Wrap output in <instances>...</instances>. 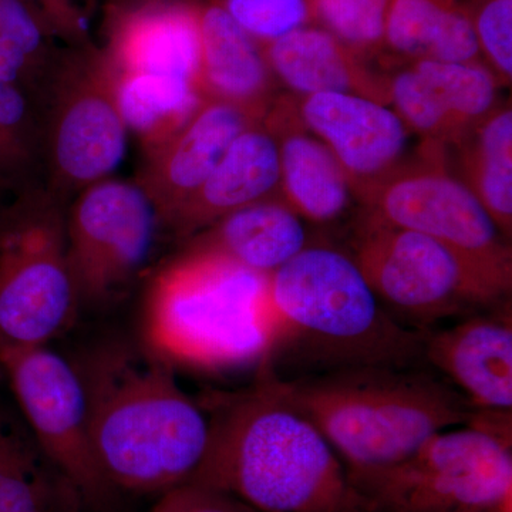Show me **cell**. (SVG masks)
Instances as JSON below:
<instances>
[{
  "label": "cell",
  "mask_w": 512,
  "mask_h": 512,
  "mask_svg": "<svg viewBox=\"0 0 512 512\" xmlns=\"http://www.w3.org/2000/svg\"><path fill=\"white\" fill-rule=\"evenodd\" d=\"M208 441L188 483L232 495L258 512H376L322 433L286 400L278 376L201 402Z\"/></svg>",
  "instance_id": "6da1fadb"
},
{
  "label": "cell",
  "mask_w": 512,
  "mask_h": 512,
  "mask_svg": "<svg viewBox=\"0 0 512 512\" xmlns=\"http://www.w3.org/2000/svg\"><path fill=\"white\" fill-rule=\"evenodd\" d=\"M82 382L97 463L119 493L160 494L200 467L208 419L174 366L143 340L109 338L70 360Z\"/></svg>",
  "instance_id": "7a4b0ae2"
},
{
  "label": "cell",
  "mask_w": 512,
  "mask_h": 512,
  "mask_svg": "<svg viewBox=\"0 0 512 512\" xmlns=\"http://www.w3.org/2000/svg\"><path fill=\"white\" fill-rule=\"evenodd\" d=\"M262 319L259 365L281 379L424 363V332L397 322L352 255L339 249L308 245L266 276Z\"/></svg>",
  "instance_id": "3957f363"
},
{
  "label": "cell",
  "mask_w": 512,
  "mask_h": 512,
  "mask_svg": "<svg viewBox=\"0 0 512 512\" xmlns=\"http://www.w3.org/2000/svg\"><path fill=\"white\" fill-rule=\"evenodd\" d=\"M279 379L282 393L325 437L350 480L402 463L434 436L467 426L476 409L420 366H372Z\"/></svg>",
  "instance_id": "277c9868"
},
{
  "label": "cell",
  "mask_w": 512,
  "mask_h": 512,
  "mask_svg": "<svg viewBox=\"0 0 512 512\" xmlns=\"http://www.w3.org/2000/svg\"><path fill=\"white\" fill-rule=\"evenodd\" d=\"M266 276L212 252L181 248L148 282L141 340L174 367L258 366L266 352Z\"/></svg>",
  "instance_id": "5b68a950"
},
{
  "label": "cell",
  "mask_w": 512,
  "mask_h": 512,
  "mask_svg": "<svg viewBox=\"0 0 512 512\" xmlns=\"http://www.w3.org/2000/svg\"><path fill=\"white\" fill-rule=\"evenodd\" d=\"M511 414L477 410L402 463L350 481L376 512H512Z\"/></svg>",
  "instance_id": "8992f818"
},
{
  "label": "cell",
  "mask_w": 512,
  "mask_h": 512,
  "mask_svg": "<svg viewBox=\"0 0 512 512\" xmlns=\"http://www.w3.org/2000/svg\"><path fill=\"white\" fill-rule=\"evenodd\" d=\"M0 207V343L49 345L79 313L66 251L67 205L37 184Z\"/></svg>",
  "instance_id": "52a82bcc"
},
{
  "label": "cell",
  "mask_w": 512,
  "mask_h": 512,
  "mask_svg": "<svg viewBox=\"0 0 512 512\" xmlns=\"http://www.w3.org/2000/svg\"><path fill=\"white\" fill-rule=\"evenodd\" d=\"M350 255L386 311L419 332L510 299L511 291L456 249L367 215Z\"/></svg>",
  "instance_id": "ba28073f"
},
{
  "label": "cell",
  "mask_w": 512,
  "mask_h": 512,
  "mask_svg": "<svg viewBox=\"0 0 512 512\" xmlns=\"http://www.w3.org/2000/svg\"><path fill=\"white\" fill-rule=\"evenodd\" d=\"M40 126L42 183L64 204L113 177L126 154L128 130L99 45L64 49L40 107Z\"/></svg>",
  "instance_id": "9c48e42d"
},
{
  "label": "cell",
  "mask_w": 512,
  "mask_h": 512,
  "mask_svg": "<svg viewBox=\"0 0 512 512\" xmlns=\"http://www.w3.org/2000/svg\"><path fill=\"white\" fill-rule=\"evenodd\" d=\"M359 201L367 217L443 242L511 291V241L451 173L446 151L421 144L413 160L360 195Z\"/></svg>",
  "instance_id": "30bf717a"
},
{
  "label": "cell",
  "mask_w": 512,
  "mask_h": 512,
  "mask_svg": "<svg viewBox=\"0 0 512 512\" xmlns=\"http://www.w3.org/2000/svg\"><path fill=\"white\" fill-rule=\"evenodd\" d=\"M64 231L80 308L123 299L147 268L163 234L143 188L114 177L84 188L67 204Z\"/></svg>",
  "instance_id": "8fae6325"
},
{
  "label": "cell",
  "mask_w": 512,
  "mask_h": 512,
  "mask_svg": "<svg viewBox=\"0 0 512 512\" xmlns=\"http://www.w3.org/2000/svg\"><path fill=\"white\" fill-rule=\"evenodd\" d=\"M0 370L37 443L79 494L83 507L109 510L119 491L94 456L86 399L73 363L49 345L0 343Z\"/></svg>",
  "instance_id": "7c38bea8"
},
{
  "label": "cell",
  "mask_w": 512,
  "mask_h": 512,
  "mask_svg": "<svg viewBox=\"0 0 512 512\" xmlns=\"http://www.w3.org/2000/svg\"><path fill=\"white\" fill-rule=\"evenodd\" d=\"M500 86L483 63L417 60L389 74V106L421 144L448 151L500 106Z\"/></svg>",
  "instance_id": "4fadbf2b"
},
{
  "label": "cell",
  "mask_w": 512,
  "mask_h": 512,
  "mask_svg": "<svg viewBox=\"0 0 512 512\" xmlns=\"http://www.w3.org/2000/svg\"><path fill=\"white\" fill-rule=\"evenodd\" d=\"M295 97L303 126L332 151L357 200L409 163L413 133L386 104L350 93Z\"/></svg>",
  "instance_id": "5bb4252c"
},
{
  "label": "cell",
  "mask_w": 512,
  "mask_h": 512,
  "mask_svg": "<svg viewBox=\"0 0 512 512\" xmlns=\"http://www.w3.org/2000/svg\"><path fill=\"white\" fill-rule=\"evenodd\" d=\"M200 10V0H110L101 52L114 73L177 77L195 86Z\"/></svg>",
  "instance_id": "9a60e30c"
},
{
  "label": "cell",
  "mask_w": 512,
  "mask_h": 512,
  "mask_svg": "<svg viewBox=\"0 0 512 512\" xmlns=\"http://www.w3.org/2000/svg\"><path fill=\"white\" fill-rule=\"evenodd\" d=\"M423 362L444 375L474 409L512 412L510 299L464 316L450 328L426 330Z\"/></svg>",
  "instance_id": "2e32d148"
},
{
  "label": "cell",
  "mask_w": 512,
  "mask_h": 512,
  "mask_svg": "<svg viewBox=\"0 0 512 512\" xmlns=\"http://www.w3.org/2000/svg\"><path fill=\"white\" fill-rule=\"evenodd\" d=\"M261 120L232 104L202 99L170 140L144 154L136 183L153 202L161 227L210 177L232 141Z\"/></svg>",
  "instance_id": "e0dca14e"
},
{
  "label": "cell",
  "mask_w": 512,
  "mask_h": 512,
  "mask_svg": "<svg viewBox=\"0 0 512 512\" xmlns=\"http://www.w3.org/2000/svg\"><path fill=\"white\" fill-rule=\"evenodd\" d=\"M275 198H282L278 146L261 120L232 141L210 177L164 222L161 232L185 242L232 212Z\"/></svg>",
  "instance_id": "ac0fdd59"
},
{
  "label": "cell",
  "mask_w": 512,
  "mask_h": 512,
  "mask_svg": "<svg viewBox=\"0 0 512 512\" xmlns=\"http://www.w3.org/2000/svg\"><path fill=\"white\" fill-rule=\"evenodd\" d=\"M264 124L278 146L286 205L302 220L316 224L342 217L355 197L352 185L332 151L303 126L296 97H276Z\"/></svg>",
  "instance_id": "d6986e66"
},
{
  "label": "cell",
  "mask_w": 512,
  "mask_h": 512,
  "mask_svg": "<svg viewBox=\"0 0 512 512\" xmlns=\"http://www.w3.org/2000/svg\"><path fill=\"white\" fill-rule=\"evenodd\" d=\"M201 49L195 87L201 99L222 101L264 119L276 97V80L264 50L222 8L201 2Z\"/></svg>",
  "instance_id": "ffe728a7"
},
{
  "label": "cell",
  "mask_w": 512,
  "mask_h": 512,
  "mask_svg": "<svg viewBox=\"0 0 512 512\" xmlns=\"http://www.w3.org/2000/svg\"><path fill=\"white\" fill-rule=\"evenodd\" d=\"M276 82L295 96L350 93L389 106V74L319 26H303L262 46Z\"/></svg>",
  "instance_id": "44dd1931"
},
{
  "label": "cell",
  "mask_w": 512,
  "mask_h": 512,
  "mask_svg": "<svg viewBox=\"0 0 512 512\" xmlns=\"http://www.w3.org/2000/svg\"><path fill=\"white\" fill-rule=\"evenodd\" d=\"M212 252L256 274L269 275L308 247L303 220L282 198L232 212L183 242Z\"/></svg>",
  "instance_id": "7402d4cb"
},
{
  "label": "cell",
  "mask_w": 512,
  "mask_h": 512,
  "mask_svg": "<svg viewBox=\"0 0 512 512\" xmlns=\"http://www.w3.org/2000/svg\"><path fill=\"white\" fill-rule=\"evenodd\" d=\"M384 50L404 63H483L470 8L461 0H392Z\"/></svg>",
  "instance_id": "603a6c76"
},
{
  "label": "cell",
  "mask_w": 512,
  "mask_h": 512,
  "mask_svg": "<svg viewBox=\"0 0 512 512\" xmlns=\"http://www.w3.org/2000/svg\"><path fill=\"white\" fill-rule=\"evenodd\" d=\"M456 151V175L490 215L505 239L512 237V111L498 106ZM450 151V150H448Z\"/></svg>",
  "instance_id": "cb8c5ba5"
},
{
  "label": "cell",
  "mask_w": 512,
  "mask_h": 512,
  "mask_svg": "<svg viewBox=\"0 0 512 512\" xmlns=\"http://www.w3.org/2000/svg\"><path fill=\"white\" fill-rule=\"evenodd\" d=\"M114 79L128 134L136 136L144 154L170 140L202 100L194 84L177 77L114 73Z\"/></svg>",
  "instance_id": "d4e9b609"
},
{
  "label": "cell",
  "mask_w": 512,
  "mask_h": 512,
  "mask_svg": "<svg viewBox=\"0 0 512 512\" xmlns=\"http://www.w3.org/2000/svg\"><path fill=\"white\" fill-rule=\"evenodd\" d=\"M66 45L22 0H0V79L22 90L40 113Z\"/></svg>",
  "instance_id": "484cf974"
},
{
  "label": "cell",
  "mask_w": 512,
  "mask_h": 512,
  "mask_svg": "<svg viewBox=\"0 0 512 512\" xmlns=\"http://www.w3.org/2000/svg\"><path fill=\"white\" fill-rule=\"evenodd\" d=\"M37 184H43L39 110L0 79V190L16 195Z\"/></svg>",
  "instance_id": "4316f807"
},
{
  "label": "cell",
  "mask_w": 512,
  "mask_h": 512,
  "mask_svg": "<svg viewBox=\"0 0 512 512\" xmlns=\"http://www.w3.org/2000/svg\"><path fill=\"white\" fill-rule=\"evenodd\" d=\"M311 20L357 55L370 60L384 52L392 0H308Z\"/></svg>",
  "instance_id": "83f0119b"
},
{
  "label": "cell",
  "mask_w": 512,
  "mask_h": 512,
  "mask_svg": "<svg viewBox=\"0 0 512 512\" xmlns=\"http://www.w3.org/2000/svg\"><path fill=\"white\" fill-rule=\"evenodd\" d=\"M57 480L66 478L39 446L25 417L0 400V487Z\"/></svg>",
  "instance_id": "f1b7e54d"
},
{
  "label": "cell",
  "mask_w": 512,
  "mask_h": 512,
  "mask_svg": "<svg viewBox=\"0 0 512 512\" xmlns=\"http://www.w3.org/2000/svg\"><path fill=\"white\" fill-rule=\"evenodd\" d=\"M239 28L265 46L311 20L308 0H220Z\"/></svg>",
  "instance_id": "f546056e"
},
{
  "label": "cell",
  "mask_w": 512,
  "mask_h": 512,
  "mask_svg": "<svg viewBox=\"0 0 512 512\" xmlns=\"http://www.w3.org/2000/svg\"><path fill=\"white\" fill-rule=\"evenodd\" d=\"M481 57L501 86L512 77V0H478L470 9Z\"/></svg>",
  "instance_id": "4dcf8cb0"
},
{
  "label": "cell",
  "mask_w": 512,
  "mask_h": 512,
  "mask_svg": "<svg viewBox=\"0 0 512 512\" xmlns=\"http://www.w3.org/2000/svg\"><path fill=\"white\" fill-rule=\"evenodd\" d=\"M151 512H258L232 495L187 483L161 495Z\"/></svg>",
  "instance_id": "1f68e13d"
},
{
  "label": "cell",
  "mask_w": 512,
  "mask_h": 512,
  "mask_svg": "<svg viewBox=\"0 0 512 512\" xmlns=\"http://www.w3.org/2000/svg\"><path fill=\"white\" fill-rule=\"evenodd\" d=\"M40 16L63 45L76 47L93 42L89 22L77 0H22Z\"/></svg>",
  "instance_id": "d6a6232c"
},
{
  "label": "cell",
  "mask_w": 512,
  "mask_h": 512,
  "mask_svg": "<svg viewBox=\"0 0 512 512\" xmlns=\"http://www.w3.org/2000/svg\"><path fill=\"white\" fill-rule=\"evenodd\" d=\"M3 375H2V370H0V379H2Z\"/></svg>",
  "instance_id": "836d02e7"
}]
</instances>
